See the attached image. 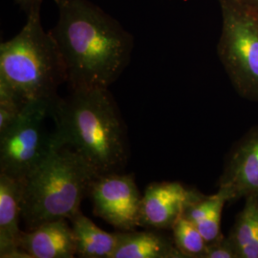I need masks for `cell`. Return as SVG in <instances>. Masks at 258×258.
<instances>
[{
    "label": "cell",
    "mask_w": 258,
    "mask_h": 258,
    "mask_svg": "<svg viewBox=\"0 0 258 258\" xmlns=\"http://www.w3.org/2000/svg\"><path fill=\"white\" fill-rule=\"evenodd\" d=\"M57 22L51 31L64 61L70 90L108 88L128 66L134 37L89 0H54Z\"/></svg>",
    "instance_id": "6da1fadb"
},
{
    "label": "cell",
    "mask_w": 258,
    "mask_h": 258,
    "mask_svg": "<svg viewBox=\"0 0 258 258\" xmlns=\"http://www.w3.org/2000/svg\"><path fill=\"white\" fill-rule=\"evenodd\" d=\"M56 147H69L99 175L123 172L128 163L127 128L108 88L71 90L51 106Z\"/></svg>",
    "instance_id": "7a4b0ae2"
},
{
    "label": "cell",
    "mask_w": 258,
    "mask_h": 258,
    "mask_svg": "<svg viewBox=\"0 0 258 258\" xmlns=\"http://www.w3.org/2000/svg\"><path fill=\"white\" fill-rule=\"evenodd\" d=\"M98 172L69 147L55 148L23 180L21 217L27 231L81 211Z\"/></svg>",
    "instance_id": "3957f363"
},
{
    "label": "cell",
    "mask_w": 258,
    "mask_h": 258,
    "mask_svg": "<svg viewBox=\"0 0 258 258\" xmlns=\"http://www.w3.org/2000/svg\"><path fill=\"white\" fill-rule=\"evenodd\" d=\"M40 10L27 14L16 37L0 44V80L24 101H55L67 83L64 61L51 33L45 31Z\"/></svg>",
    "instance_id": "277c9868"
},
{
    "label": "cell",
    "mask_w": 258,
    "mask_h": 258,
    "mask_svg": "<svg viewBox=\"0 0 258 258\" xmlns=\"http://www.w3.org/2000/svg\"><path fill=\"white\" fill-rule=\"evenodd\" d=\"M222 33L218 56L236 91L258 102V24L249 11L227 0H219Z\"/></svg>",
    "instance_id": "5b68a950"
},
{
    "label": "cell",
    "mask_w": 258,
    "mask_h": 258,
    "mask_svg": "<svg viewBox=\"0 0 258 258\" xmlns=\"http://www.w3.org/2000/svg\"><path fill=\"white\" fill-rule=\"evenodd\" d=\"M56 100V99H55ZM54 101L28 102L19 120L0 137V173L25 180L56 147L45 124Z\"/></svg>",
    "instance_id": "8992f818"
},
{
    "label": "cell",
    "mask_w": 258,
    "mask_h": 258,
    "mask_svg": "<svg viewBox=\"0 0 258 258\" xmlns=\"http://www.w3.org/2000/svg\"><path fill=\"white\" fill-rule=\"evenodd\" d=\"M88 197L92 201L94 214L117 231H135L140 227L143 194L133 174L114 172L98 176Z\"/></svg>",
    "instance_id": "52a82bcc"
},
{
    "label": "cell",
    "mask_w": 258,
    "mask_h": 258,
    "mask_svg": "<svg viewBox=\"0 0 258 258\" xmlns=\"http://www.w3.org/2000/svg\"><path fill=\"white\" fill-rule=\"evenodd\" d=\"M201 192L180 182H155L143 194L140 227L149 230H171L185 208Z\"/></svg>",
    "instance_id": "ba28073f"
},
{
    "label": "cell",
    "mask_w": 258,
    "mask_h": 258,
    "mask_svg": "<svg viewBox=\"0 0 258 258\" xmlns=\"http://www.w3.org/2000/svg\"><path fill=\"white\" fill-rule=\"evenodd\" d=\"M218 190L228 202L258 192V126L247 132L229 152Z\"/></svg>",
    "instance_id": "9c48e42d"
},
{
    "label": "cell",
    "mask_w": 258,
    "mask_h": 258,
    "mask_svg": "<svg viewBox=\"0 0 258 258\" xmlns=\"http://www.w3.org/2000/svg\"><path fill=\"white\" fill-rule=\"evenodd\" d=\"M19 247L27 258L76 256L74 233L67 219L46 222L33 230L22 231Z\"/></svg>",
    "instance_id": "30bf717a"
},
{
    "label": "cell",
    "mask_w": 258,
    "mask_h": 258,
    "mask_svg": "<svg viewBox=\"0 0 258 258\" xmlns=\"http://www.w3.org/2000/svg\"><path fill=\"white\" fill-rule=\"evenodd\" d=\"M23 181L0 173V257L27 258L20 249Z\"/></svg>",
    "instance_id": "8fae6325"
},
{
    "label": "cell",
    "mask_w": 258,
    "mask_h": 258,
    "mask_svg": "<svg viewBox=\"0 0 258 258\" xmlns=\"http://www.w3.org/2000/svg\"><path fill=\"white\" fill-rule=\"evenodd\" d=\"M112 258H184L173 238L156 230L120 231V240Z\"/></svg>",
    "instance_id": "7c38bea8"
},
{
    "label": "cell",
    "mask_w": 258,
    "mask_h": 258,
    "mask_svg": "<svg viewBox=\"0 0 258 258\" xmlns=\"http://www.w3.org/2000/svg\"><path fill=\"white\" fill-rule=\"evenodd\" d=\"M69 221L72 223L78 257L112 258L120 242V231L110 233L103 231L82 211Z\"/></svg>",
    "instance_id": "4fadbf2b"
},
{
    "label": "cell",
    "mask_w": 258,
    "mask_h": 258,
    "mask_svg": "<svg viewBox=\"0 0 258 258\" xmlns=\"http://www.w3.org/2000/svg\"><path fill=\"white\" fill-rule=\"evenodd\" d=\"M228 200L219 190L212 195L201 194L189 204L184 215L194 223L202 233L208 245L221 239L222 212Z\"/></svg>",
    "instance_id": "5bb4252c"
},
{
    "label": "cell",
    "mask_w": 258,
    "mask_h": 258,
    "mask_svg": "<svg viewBox=\"0 0 258 258\" xmlns=\"http://www.w3.org/2000/svg\"><path fill=\"white\" fill-rule=\"evenodd\" d=\"M229 237L239 258H258V192L245 197Z\"/></svg>",
    "instance_id": "9a60e30c"
},
{
    "label": "cell",
    "mask_w": 258,
    "mask_h": 258,
    "mask_svg": "<svg viewBox=\"0 0 258 258\" xmlns=\"http://www.w3.org/2000/svg\"><path fill=\"white\" fill-rule=\"evenodd\" d=\"M173 241L176 248L184 258H205L208 243L202 233L184 214L172 227Z\"/></svg>",
    "instance_id": "2e32d148"
},
{
    "label": "cell",
    "mask_w": 258,
    "mask_h": 258,
    "mask_svg": "<svg viewBox=\"0 0 258 258\" xmlns=\"http://www.w3.org/2000/svg\"><path fill=\"white\" fill-rule=\"evenodd\" d=\"M26 103L7 83L0 80V137L19 120Z\"/></svg>",
    "instance_id": "e0dca14e"
},
{
    "label": "cell",
    "mask_w": 258,
    "mask_h": 258,
    "mask_svg": "<svg viewBox=\"0 0 258 258\" xmlns=\"http://www.w3.org/2000/svg\"><path fill=\"white\" fill-rule=\"evenodd\" d=\"M205 258H239L234 245L229 236L208 245Z\"/></svg>",
    "instance_id": "ac0fdd59"
},
{
    "label": "cell",
    "mask_w": 258,
    "mask_h": 258,
    "mask_svg": "<svg viewBox=\"0 0 258 258\" xmlns=\"http://www.w3.org/2000/svg\"><path fill=\"white\" fill-rule=\"evenodd\" d=\"M26 15L34 10L41 9L43 0H14Z\"/></svg>",
    "instance_id": "d6986e66"
},
{
    "label": "cell",
    "mask_w": 258,
    "mask_h": 258,
    "mask_svg": "<svg viewBox=\"0 0 258 258\" xmlns=\"http://www.w3.org/2000/svg\"><path fill=\"white\" fill-rule=\"evenodd\" d=\"M245 9L258 10V0H227Z\"/></svg>",
    "instance_id": "ffe728a7"
},
{
    "label": "cell",
    "mask_w": 258,
    "mask_h": 258,
    "mask_svg": "<svg viewBox=\"0 0 258 258\" xmlns=\"http://www.w3.org/2000/svg\"><path fill=\"white\" fill-rule=\"evenodd\" d=\"M248 11H249V13L253 16V18L255 19L258 24V10H248Z\"/></svg>",
    "instance_id": "44dd1931"
}]
</instances>
